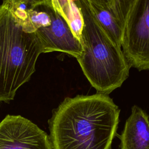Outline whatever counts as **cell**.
Listing matches in <instances>:
<instances>
[{
  "mask_svg": "<svg viewBox=\"0 0 149 149\" xmlns=\"http://www.w3.org/2000/svg\"><path fill=\"white\" fill-rule=\"evenodd\" d=\"M41 47L35 33L26 31L6 3L0 5V102L13 100L36 71Z\"/></svg>",
  "mask_w": 149,
  "mask_h": 149,
  "instance_id": "3",
  "label": "cell"
},
{
  "mask_svg": "<svg viewBox=\"0 0 149 149\" xmlns=\"http://www.w3.org/2000/svg\"><path fill=\"white\" fill-rule=\"evenodd\" d=\"M47 8L51 22L34 32L39 40L42 53L59 51L77 59L83 51L80 41L74 36L66 20L54 9L51 0L48 1Z\"/></svg>",
  "mask_w": 149,
  "mask_h": 149,
  "instance_id": "6",
  "label": "cell"
},
{
  "mask_svg": "<svg viewBox=\"0 0 149 149\" xmlns=\"http://www.w3.org/2000/svg\"><path fill=\"white\" fill-rule=\"evenodd\" d=\"M89 4L101 26L113 41L121 47L123 33V27L109 11L90 2Z\"/></svg>",
  "mask_w": 149,
  "mask_h": 149,
  "instance_id": "8",
  "label": "cell"
},
{
  "mask_svg": "<svg viewBox=\"0 0 149 149\" xmlns=\"http://www.w3.org/2000/svg\"><path fill=\"white\" fill-rule=\"evenodd\" d=\"M120 139V149H149V118L138 106L132 107Z\"/></svg>",
  "mask_w": 149,
  "mask_h": 149,
  "instance_id": "7",
  "label": "cell"
},
{
  "mask_svg": "<svg viewBox=\"0 0 149 149\" xmlns=\"http://www.w3.org/2000/svg\"><path fill=\"white\" fill-rule=\"evenodd\" d=\"M130 67L149 70V0H135L127 15L121 44Z\"/></svg>",
  "mask_w": 149,
  "mask_h": 149,
  "instance_id": "4",
  "label": "cell"
},
{
  "mask_svg": "<svg viewBox=\"0 0 149 149\" xmlns=\"http://www.w3.org/2000/svg\"><path fill=\"white\" fill-rule=\"evenodd\" d=\"M69 25L74 36L80 41L84 20L81 11L74 0L72 4V15Z\"/></svg>",
  "mask_w": 149,
  "mask_h": 149,
  "instance_id": "9",
  "label": "cell"
},
{
  "mask_svg": "<svg viewBox=\"0 0 149 149\" xmlns=\"http://www.w3.org/2000/svg\"><path fill=\"white\" fill-rule=\"evenodd\" d=\"M119 113L108 94L66 98L49 120L53 149H110Z\"/></svg>",
  "mask_w": 149,
  "mask_h": 149,
  "instance_id": "1",
  "label": "cell"
},
{
  "mask_svg": "<svg viewBox=\"0 0 149 149\" xmlns=\"http://www.w3.org/2000/svg\"><path fill=\"white\" fill-rule=\"evenodd\" d=\"M73 0H51L54 9L68 23L72 15V4Z\"/></svg>",
  "mask_w": 149,
  "mask_h": 149,
  "instance_id": "10",
  "label": "cell"
},
{
  "mask_svg": "<svg viewBox=\"0 0 149 149\" xmlns=\"http://www.w3.org/2000/svg\"><path fill=\"white\" fill-rule=\"evenodd\" d=\"M47 0H3V2L6 3L13 13L15 12L34 7L38 5L46 2Z\"/></svg>",
  "mask_w": 149,
  "mask_h": 149,
  "instance_id": "11",
  "label": "cell"
},
{
  "mask_svg": "<svg viewBox=\"0 0 149 149\" xmlns=\"http://www.w3.org/2000/svg\"><path fill=\"white\" fill-rule=\"evenodd\" d=\"M0 149H53L49 136L20 115H8L0 122Z\"/></svg>",
  "mask_w": 149,
  "mask_h": 149,
  "instance_id": "5",
  "label": "cell"
},
{
  "mask_svg": "<svg viewBox=\"0 0 149 149\" xmlns=\"http://www.w3.org/2000/svg\"><path fill=\"white\" fill-rule=\"evenodd\" d=\"M90 3L99 6L105 10L110 11L116 0H87Z\"/></svg>",
  "mask_w": 149,
  "mask_h": 149,
  "instance_id": "12",
  "label": "cell"
},
{
  "mask_svg": "<svg viewBox=\"0 0 149 149\" xmlns=\"http://www.w3.org/2000/svg\"><path fill=\"white\" fill-rule=\"evenodd\" d=\"M84 20L80 42L82 52L76 59L97 93L108 94L120 87L130 68L122 50L101 26L87 0H74Z\"/></svg>",
  "mask_w": 149,
  "mask_h": 149,
  "instance_id": "2",
  "label": "cell"
}]
</instances>
